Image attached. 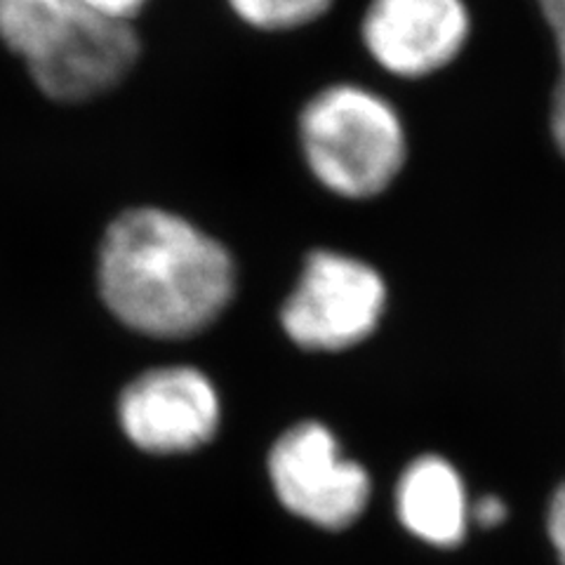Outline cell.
<instances>
[{
    "mask_svg": "<svg viewBox=\"0 0 565 565\" xmlns=\"http://www.w3.org/2000/svg\"><path fill=\"white\" fill-rule=\"evenodd\" d=\"M104 305L128 328L177 340L201 332L232 302L236 267L226 247L161 207L118 215L99 245Z\"/></svg>",
    "mask_w": 565,
    "mask_h": 565,
    "instance_id": "obj_1",
    "label": "cell"
},
{
    "mask_svg": "<svg viewBox=\"0 0 565 565\" xmlns=\"http://www.w3.org/2000/svg\"><path fill=\"white\" fill-rule=\"evenodd\" d=\"M0 43L43 95L66 104L114 90L139 57L132 24L106 20L81 0H0Z\"/></svg>",
    "mask_w": 565,
    "mask_h": 565,
    "instance_id": "obj_2",
    "label": "cell"
},
{
    "mask_svg": "<svg viewBox=\"0 0 565 565\" xmlns=\"http://www.w3.org/2000/svg\"><path fill=\"white\" fill-rule=\"evenodd\" d=\"M299 141L316 180L349 201L380 196L408 158V137L394 104L351 83L330 85L307 102Z\"/></svg>",
    "mask_w": 565,
    "mask_h": 565,
    "instance_id": "obj_3",
    "label": "cell"
},
{
    "mask_svg": "<svg viewBox=\"0 0 565 565\" xmlns=\"http://www.w3.org/2000/svg\"><path fill=\"white\" fill-rule=\"evenodd\" d=\"M386 286L367 262L332 250L307 257L280 321L290 340L313 351H340L375 332Z\"/></svg>",
    "mask_w": 565,
    "mask_h": 565,
    "instance_id": "obj_4",
    "label": "cell"
},
{
    "mask_svg": "<svg viewBox=\"0 0 565 565\" xmlns=\"http://www.w3.org/2000/svg\"><path fill=\"white\" fill-rule=\"evenodd\" d=\"M269 473L286 509L328 530L351 525L370 500L367 471L347 459L334 436L316 422L297 424L278 438Z\"/></svg>",
    "mask_w": 565,
    "mask_h": 565,
    "instance_id": "obj_5",
    "label": "cell"
},
{
    "mask_svg": "<svg viewBox=\"0 0 565 565\" xmlns=\"http://www.w3.org/2000/svg\"><path fill=\"white\" fill-rule=\"evenodd\" d=\"M363 45L398 78H427L450 66L469 43L465 0H370L361 24Z\"/></svg>",
    "mask_w": 565,
    "mask_h": 565,
    "instance_id": "obj_6",
    "label": "cell"
},
{
    "mask_svg": "<svg viewBox=\"0 0 565 565\" xmlns=\"http://www.w3.org/2000/svg\"><path fill=\"white\" fill-rule=\"evenodd\" d=\"M120 424L147 452H189L212 438L220 401L210 380L191 367H163L135 380L120 396Z\"/></svg>",
    "mask_w": 565,
    "mask_h": 565,
    "instance_id": "obj_7",
    "label": "cell"
},
{
    "mask_svg": "<svg viewBox=\"0 0 565 565\" xmlns=\"http://www.w3.org/2000/svg\"><path fill=\"white\" fill-rule=\"evenodd\" d=\"M398 516L419 540L436 546L462 542L469 504L459 473L446 459L427 455L401 476L396 490Z\"/></svg>",
    "mask_w": 565,
    "mask_h": 565,
    "instance_id": "obj_8",
    "label": "cell"
},
{
    "mask_svg": "<svg viewBox=\"0 0 565 565\" xmlns=\"http://www.w3.org/2000/svg\"><path fill=\"white\" fill-rule=\"evenodd\" d=\"M234 12L262 31H290L307 26L330 10L334 0H228Z\"/></svg>",
    "mask_w": 565,
    "mask_h": 565,
    "instance_id": "obj_9",
    "label": "cell"
},
{
    "mask_svg": "<svg viewBox=\"0 0 565 565\" xmlns=\"http://www.w3.org/2000/svg\"><path fill=\"white\" fill-rule=\"evenodd\" d=\"M556 50V83L550 102V132L556 151L565 158V0H535Z\"/></svg>",
    "mask_w": 565,
    "mask_h": 565,
    "instance_id": "obj_10",
    "label": "cell"
},
{
    "mask_svg": "<svg viewBox=\"0 0 565 565\" xmlns=\"http://www.w3.org/2000/svg\"><path fill=\"white\" fill-rule=\"evenodd\" d=\"M93 12L106 17L111 22H122L130 24L135 17L147 8L149 0H81Z\"/></svg>",
    "mask_w": 565,
    "mask_h": 565,
    "instance_id": "obj_11",
    "label": "cell"
},
{
    "mask_svg": "<svg viewBox=\"0 0 565 565\" xmlns=\"http://www.w3.org/2000/svg\"><path fill=\"white\" fill-rule=\"evenodd\" d=\"M546 527H550V537L558 554V561L561 565H565V483L554 492L550 516H546Z\"/></svg>",
    "mask_w": 565,
    "mask_h": 565,
    "instance_id": "obj_12",
    "label": "cell"
},
{
    "mask_svg": "<svg viewBox=\"0 0 565 565\" xmlns=\"http://www.w3.org/2000/svg\"><path fill=\"white\" fill-rule=\"evenodd\" d=\"M473 516L481 525H498L507 516V509L498 498H483L481 502H476Z\"/></svg>",
    "mask_w": 565,
    "mask_h": 565,
    "instance_id": "obj_13",
    "label": "cell"
}]
</instances>
